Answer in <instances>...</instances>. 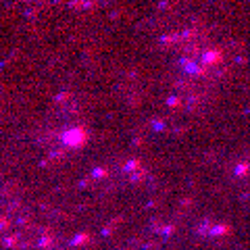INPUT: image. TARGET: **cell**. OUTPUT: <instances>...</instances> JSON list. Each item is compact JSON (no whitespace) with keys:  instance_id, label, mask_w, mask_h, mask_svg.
<instances>
[{"instance_id":"6da1fadb","label":"cell","mask_w":250,"mask_h":250,"mask_svg":"<svg viewBox=\"0 0 250 250\" xmlns=\"http://www.w3.org/2000/svg\"><path fill=\"white\" fill-rule=\"evenodd\" d=\"M62 142L67 146H71V148H79L86 142V132L81 127H71V129H67L62 133Z\"/></svg>"}]
</instances>
